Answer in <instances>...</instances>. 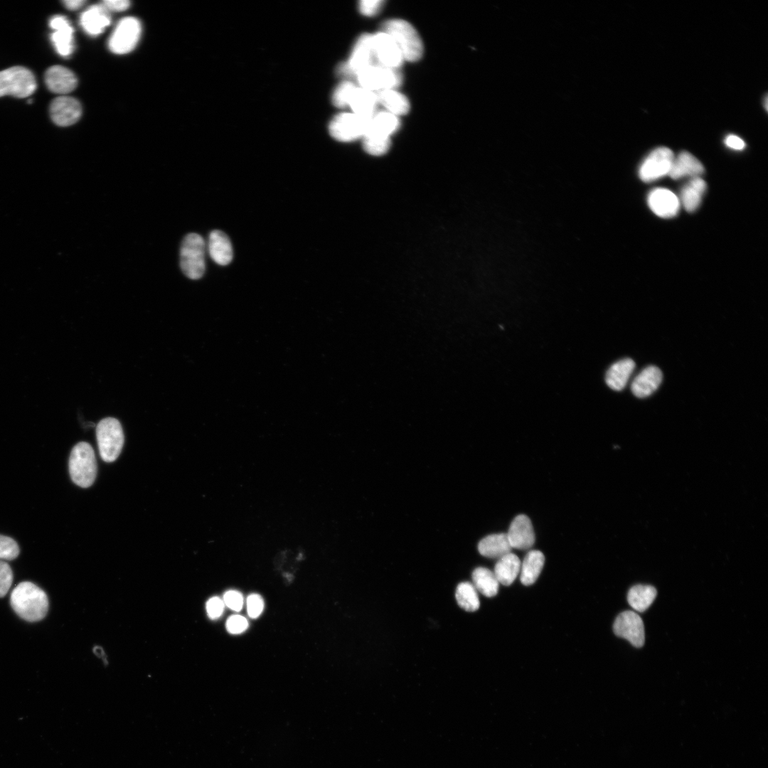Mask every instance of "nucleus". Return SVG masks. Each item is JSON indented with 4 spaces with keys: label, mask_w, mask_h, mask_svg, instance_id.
<instances>
[{
    "label": "nucleus",
    "mask_w": 768,
    "mask_h": 768,
    "mask_svg": "<svg viewBox=\"0 0 768 768\" xmlns=\"http://www.w3.org/2000/svg\"><path fill=\"white\" fill-rule=\"evenodd\" d=\"M521 563L518 557L511 552L500 558L494 570L498 582L506 586L511 585L520 572Z\"/></svg>",
    "instance_id": "obj_27"
},
{
    "label": "nucleus",
    "mask_w": 768,
    "mask_h": 768,
    "mask_svg": "<svg viewBox=\"0 0 768 768\" xmlns=\"http://www.w3.org/2000/svg\"><path fill=\"white\" fill-rule=\"evenodd\" d=\"M724 142L727 147L735 150H742L745 146V142L740 137L734 134L727 136Z\"/></svg>",
    "instance_id": "obj_44"
},
{
    "label": "nucleus",
    "mask_w": 768,
    "mask_h": 768,
    "mask_svg": "<svg viewBox=\"0 0 768 768\" xmlns=\"http://www.w3.org/2000/svg\"><path fill=\"white\" fill-rule=\"evenodd\" d=\"M506 535L512 548L529 549L535 542L531 521L526 515H518L513 520Z\"/></svg>",
    "instance_id": "obj_17"
},
{
    "label": "nucleus",
    "mask_w": 768,
    "mask_h": 768,
    "mask_svg": "<svg viewBox=\"0 0 768 768\" xmlns=\"http://www.w3.org/2000/svg\"><path fill=\"white\" fill-rule=\"evenodd\" d=\"M96 437L101 458L106 462L117 459L122 449L124 436L122 425L114 417H106L96 427Z\"/></svg>",
    "instance_id": "obj_5"
},
{
    "label": "nucleus",
    "mask_w": 768,
    "mask_h": 768,
    "mask_svg": "<svg viewBox=\"0 0 768 768\" xmlns=\"http://www.w3.org/2000/svg\"><path fill=\"white\" fill-rule=\"evenodd\" d=\"M36 89V78L28 69L15 66L0 71V97H28Z\"/></svg>",
    "instance_id": "obj_7"
},
{
    "label": "nucleus",
    "mask_w": 768,
    "mask_h": 768,
    "mask_svg": "<svg viewBox=\"0 0 768 768\" xmlns=\"http://www.w3.org/2000/svg\"><path fill=\"white\" fill-rule=\"evenodd\" d=\"M82 114V107L75 98L60 96L54 99L50 106L52 120L59 126H69L75 123Z\"/></svg>",
    "instance_id": "obj_14"
},
{
    "label": "nucleus",
    "mask_w": 768,
    "mask_h": 768,
    "mask_svg": "<svg viewBox=\"0 0 768 768\" xmlns=\"http://www.w3.org/2000/svg\"><path fill=\"white\" fill-rule=\"evenodd\" d=\"M545 557L539 550H530L521 563V582L524 585H530L538 579L543 569Z\"/></svg>",
    "instance_id": "obj_29"
},
{
    "label": "nucleus",
    "mask_w": 768,
    "mask_h": 768,
    "mask_svg": "<svg viewBox=\"0 0 768 768\" xmlns=\"http://www.w3.org/2000/svg\"><path fill=\"white\" fill-rule=\"evenodd\" d=\"M511 546L506 533H496L486 536L478 545L479 553L486 558H498L511 553Z\"/></svg>",
    "instance_id": "obj_25"
},
{
    "label": "nucleus",
    "mask_w": 768,
    "mask_h": 768,
    "mask_svg": "<svg viewBox=\"0 0 768 768\" xmlns=\"http://www.w3.org/2000/svg\"><path fill=\"white\" fill-rule=\"evenodd\" d=\"M378 104L376 92L358 86L353 92L348 106L352 112L366 119H370L377 112Z\"/></svg>",
    "instance_id": "obj_23"
},
{
    "label": "nucleus",
    "mask_w": 768,
    "mask_h": 768,
    "mask_svg": "<svg viewBox=\"0 0 768 768\" xmlns=\"http://www.w3.org/2000/svg\"><path fill=\"white\" fill-rule=\"evenodd\" d=\"M248 626L247 619L240 615H233L226 622L227 630L233 634L243 632Z\"/></svg>",
    "instance_id": "obj_40"
},
{
    "label": "nucleus",
    "mask_w": 768,
    "mask_h": 768,
    "mask_svg": "<svg viewBox=\"0 0 768 768\" xmlns=\"http://www.w3.org/2000/svg\"><path fill=\"white\" fill-rule=\"evenodd\" d=\"M45 82L50 91L57 94H67L76 87L78 79L68 68L54 65L46 70Z\"/></svg>",
    "instance_id": "obj_18"
},
{
    "label": "nucleus",
    "mask_w": 768,
    "mask_h": 768,
    "mask_svg": "<svg viewBox=\"0 0 768 768\" xmlns=\"http://www.w3.org/2000/svg\"><path fill=\"white\" fill-rule=\"evenodd\" d=\"M706 188L705 181L700 177L691 178L683 187L679 201L686 210L693 212L699 207Z\"/></svg>",
    "instance_id": "obj_26"
},
{
    "label": "nucleus",
    "mask_w": 768,
    "mask_h": 768,
    "mask_svg": "<svg viewBox=\"0 0 768 768\" xmlns=\"http://www.w3.org/2000/svg\"><path fill=\"white\" fill-rule=\"evenodd\" d=\"M662 378V372L658 368L654 366H648L635 377L631 390L637 398L648 397L656 390Z\"/></svg>",
    "instance_id": "obj_19"
},
{
    "label": "nucleus",
    "mask_w": 768,
    "mask_h": 768,
    "mask_svg": "<svg viewBox=\"0 0 768 768\" xmlns=\"http://www.w3.org/2000/svg\"><path fill=\"white\" fill-rule=\"evenodd\" d=\"M378 103L381 104L386 111L396 115H403L410 110V102L407 98L396 89L384 90L376 92Z\"/></svg>",
    "instance_id": "obj_30"
},
{
    "label": "nucleus",
    "mask_w": 768,
    "mask_h": 768,
    "mask_svg": "<svg viewBox=\"0 0 768 768\" xmlns=\"http://www.w3.org/2000/svg\"><path fill=\"white\" fill-rule=\"evenodd\" d=\"M381 31L393 39L405 60L414 62L422 57V40L415 28L407 21L398 18L387 20L383 23Z\"/></svg>",
    "instance_id": "obj_2"
},
{
    "label": "nucleus",
    "mask_w": 768,
    "mask_h": 768,
    "mask_svg": "<svg viewBox=\"0 0 768 768\" xmlns=\"http://www.w3.org/2000/svg\"><path fill=\"white\" fill-rule=\"evenodd\" d=\"M80 23L88 34L98 35L110 25V15L102 4L93 5L82 14Z\"/></svg>",
    "instance_id": "obj_21"
},
{
    "label": "nucleus",
    "mask_w": 768,
    "mask_h": 768,
    "mask_svg": "<svg viewBox=\"0 0 768 768\" xmlns=\"http://www.w3.org/2000/svg\"><path fill=\"white\" fill-rule=\"evenodd\" d=\"M400 127L398 116L388 112H376L370 119L366 133L389 137Z\"/></svg>",
    "instance_id": "obj_28"
},
{
    "label": "nucleus",
    "mask_w": 768,
    "mask_h": 768,
    "mask_svg": "<svg viewBox=\"0 0 768 768\" xmlns=\"http://www.w3.org/2000/svg\"><path fill=\"white\" fill-rule=\"evenodd\" d=\"M673 158V151L668 147L661 146L654 149L641 164L639 178L648 183L668 175Z\"/></svg>",
    "instance_id": "obj_11"
},
{
    "label": "nucleus",
    "mask_w": 768,
    "mask_h": 768,
    "mask_svg": "<svg viewBox=\"0 0 768 768\" xmlns=\"http://www.w3.org/2000/svg\"><path fill=\"white\" fill-rule=\"evenodd\" d=\"M223 600L218 597L210 598L206 603V611L210 618L218 619L221 616L224 609Z\"/></svg>",
    "instance_id": "obj_41"
},
{
    "label": "nucleus",
    "mask_w": 768,
    "mask_h": 768,
    "mask_svg": "<svg viewBox=\"0 0 768 768\" xmlns=\"http://www.w3.org/2000/svg\"><path fill=\"white\" fill-rule=\"evenodd\" d=\"M85 4L84 0H66L63 1L64 6L69 10H77Z\"/></svg>",
    "instance_id": "obj_45"
},
{
    "label": "nucleus",
    "mask_w": 768,
    "mask_h": 768,
    "mask_svg": "<svg viewBox=\"0 0 768 768\" xmlns=\"http://www.w3.org/2000/svg\"><path fill=\"white\" fill-rule=\"evenodd\" d=\"M455 596L458 604L464 610L474 612L479 608L477 590L471 582L459 583L457 587Z\"/></svg>",
    "instance_id": "obj_33"
},
{
    "label": "nucleus",
    "mask_w": 768,
    "mask_h": 768,
    "mask_svg": "<svg viewBox=\"0 0 768 768\" xmlns=\"http://www.w3.org/2000/svg\"><path fill=\"white\" fill-rule=\"evenodd\" d=\"M375 63L373 52L371 35L364 33L356 41L348 60L338 68V73L344 76H354Z\"/></svg>",
    "instance_id": "obj_10"
},
{
    "label": "nucleus",
    "mask_w": 768,
    "mask_h": 768,
    "mask_svg": "<svg viewBox=\"0 0 768 768\" xmlns=\"http://www.w3.org/2000/svg\"><path fill=\"white\" fill-rule=\"evenodd\" d=\"M208 249L210 257L220 265H226L233 259L231 242L228 235L221 230H215L210 233Z\"/></svg>",
    "instance_id": "obj_22"
},
{
    "label": "nucleus",
    "mask_w": 768,
    "mask_h": 768,
    "mask_svg": "<svg viewBox=\"0 0 768 768\" xmlns=\"http://www.w3.org/2000/svg\"><path fill=\"white\" fill-rule=\"evenodd\" d=\"M19 548L11 538L0 535V560H11L18 557Z\"/></svg>",
    "instance_id": "obj_36"
},
{
    "label": "nucleus",
    "mask_w": 768,
    "mask_h": 768,
    "mask_svg": "<svg viewBox=\"0 0 768 768\" xmlns=\"http://www.w3.org/2000/svg\"><path fill=\"white\" fill-rule=\"evenodd\" d=\"M223 602L230 609L239 612L243 606V597L238 591L229 590L223 595Z\"/></svg>",
    "instance_id": "obj_39"
},
{
    "label": "nucleus",
    "mask_w": 768,
    "mask_h": 768,
    "mask_svg": "<svg viewBox=\"0 0 768 768\" xmlns=\"http://www.w3.org/2000/svg\"><path fill=\"white\" fill-rule=\"evenodd\" d=\"M635 368V363L631 358L622 359L612 364L608 369L605 380L612 390L619 391L626 386Z\"/></svg>",
    "instance_id": "obj_24"
},
{
    "label": "nucleus",
    "mask_w": 768,
    "mask_h": 768,
    "mask_svg": "<svg viewBox=\"0 0 768 768\" xmlns=\"http://www.w3.org/2000/svg\"><path fill=\"white\" fill-rule=\"evenodd\" d=\"M473 585L476 590L487 597H492L498 593L499 582L494 572L479 567L472 572Z\"/></svg>",
    "instance_id": "obj_32"
},
{
    "label": "nucleus",
    "mask_w": 768,
    "mask_h": 768,
    "mask_svg": "<svg viewBox=\"0 0 768 768\" xmlns=\"http://www.w3.org/2000/svg\"><path fill=\"white\" fill-rule=\"evenodd\" d=\"M365 151L373 156L385 154L390 146V138L374 134L366 133L363 137Z\"/></svg>",
    "instance_id": "obj_34"
},
{
    "label": "nucleus",
    "mask_w": 768,
    "mask_h": 768,
    "mask_svg": "<svg viewBox=\"0 0 768 768\" xmlns=\"http://www.w3.org/2000/svg\"><path fill=\"white\" fill-rule=\"evenodd\" d=\"M356 78L359 87L374 92L396 89L401 85L402 80L398 69L378 63H373L359 72Z\"/></svg>",
    "instance_id": "obj_6"
},
{
    "label": "nucleus",
    "mask_w": 768,
    "mask_h": 768,
    "mask_svg": "<svg viewBox=\"0 0 768 768\" xmlns=\"http://www.w3.org/2000/svg\"><path fill=\"white\" fill-rule=\"evenodd\" d=\"M358 86L353 82L346 80L341 82L334 91L332 102L338 107H345L349 105L353 92Z\"/></svg>",
    "instance_id": "obj_35"
},
{
    "label": "nucleus",
    "mask_w": 768,
    "mask_h": 768,
    "mask_svg": "<svg viewBox=\"0 0 768 768\" xmlns=\"http://www.w3.org/2000/svg\"><path fill=\"white\" fill-rule=\"evenodd\" d=\"M370 119H366L353 112H343L336 115L330 122L331 135L340 142H351L365 135Z\"/></svg>",
    "instance_id": "obj_8"
},
{
    "label": "nucleus",
    "mask_w": 768,
    "mask_h": 768,
    "mask_svg": "<svg viewBox=\"0 0 768 768\" xmlns=\"http://www.w3.org/2000/svg\"><path fill=\"white\" fill-rule=\"evenodd\" d=\"M383 4V1L380 0H363L359 2V10L365 16H374L380 11Z\"/></svg>",
    "instance_id": "obj_42"
},
{
    "label": "nucleus",
    "mask_w": 768,
    "mask_h": 768,
    "mask_svg": "<svg viewBox=\"0 0 768 768\" xmlns=\"http://www.w3.org/2000/svg\"><path fill=\"white\" fill-rule=\"evenodd\" d=\"M11 606L23 619L38 622L43 619L48 609L46 592L31 582H22L11 593Z\"/></svg>",
    "instance_id": "obj_1"
},
{
    "label": "nucleus",
    "mask_w": 768,
    "mask_h": 768,
    "mask_svg": "<svg viewBox=\"0 0 768 768\" xmlns=\"http://www.w3.org/2000/svg\"><path fill=\"white\" fill-rule=\"evenodd\" d=\"M371 42L375 63L399 69L404 62L402 54L393 39L381 31L371 35Z\"/></svg>",
    "instance_id": "obj_12"
},
{
    "label": "nucleus",
    "mask_w": 768,
    "mask_h": 768,
    "mask_svg": "<svg viewBox=\"0 0 768 768\" xmlns=\"http://www.w3.org/2000/svg\"><path fill=\"white\" fill-rule=\"evenodd\" d=\"M13 580L11 567L5 561L0 560V597H3L9 590Z\"/></svg>",
    "instance_id": "obj_37"
},
{
    "label": "nucleus",
    "mask_w": 768,
    "mask_h": 768,
    "mask_svg": "<svg viewBox=\"0 0 768 768\" xmlns=\"http://www.w3.org/2000/svg\"><path fill=\"white\" fill-rule=\"evenodd\" d=\"M264 608V602L262 597L257 594H252L247 599V609L248 615L253 619L257 618Z\"/></svg>",
    "instance_id": "obj_38"
},
{
    "label": "nucleus",
    "mask_w": 768,
    "mask_h": 768,
    "mask_svg": "<svg viewBox=\"0 0 768 768\" xmlns=\"http://www.w3.org/2000/svg\"><path fill=\"white\" fill-rule=\"evenodd\" d=\"M102 4L107 11H122L129 8L130 2L127 0H107Z\"/></svg>",
    "instance_id": "obj_43"
},
{
    "label": "nucleus",
    "mask_w": 768,
    "mask_h": 768,
    "mask_svg": "<svg viewBox=\"0 0 768 768\" xmlns=\"http://www.w3.org/2000/svg\"><path fill=\"white\" fill-rule=\"evenodd\" d=\"M68 466L74 484L82 488L92 486L97 475V462L91 445L85 442L78 443L70 452Z\"/></svg>",
    "instance_id": "obj_3"
},
{
    "label": "nucleus",
    "mask_w": 768,
    "mask_h": 768,
    "mask_svg": "<svg viewBox=\"0 0 768 768\" xmlns=\"http://www.w3.org/2000/svg\"><path fill=\"white\" fill-rule=\"evenodd\" d=\"M680 201L677 196L667 188L653 189L648 196V204L651 210L661 218H672L680 209Z\"/></svg>",
    "instance_id": "obj_16"
},
{
    "label": "nucleus",
    "mask_w": 768,
    "mask_h": 768,
    "mask_svg": "<svg viewBox=\"0 0 768 768\" xmlns=\"http://www.w3.org/2000/svg\"><path fill=\"white\" fill-rule=\"evenodd\" d=\"M141 34L139 21L133 17L122 19L117 24L109 41V48L117 54L132 51L136 46Z\"/></svg>",
    "instance_id": "obj_9"
},
{
    "label": "nucleus",
    "mask_w": 768,
    "mask_h": 768,
    "mask_svg": "<svg viewBox=\"0 0 768 768\" xmlns=\"http://www.w3.org/2000/svg\"><path fill=\"white\" fill-rule=\"evenodd\" d=\"M206 244L197 233H189L183 238L180 249V266L183 274L192 279H200L204 274Z\"/></svg>",
    "instance_id": "obj_4"
},
{
    "label": "nucleus",
    "mask_w": 768,
    "mask_h": 768,
    "mask_svg": "<svg viewBox=\"0 0 768 768\" xmlns=\"http://www.w3.org/2000/svg\"><path fill=\"white\" fill-rule=\"evenodd\" d=\"M614 633L626 639L634 646L641 647L645 641L644 623L641 617L632 611L620 613L613 625Z\"/></svg>",
    "instance_id": "obj_13"
},
{
    "label": "nucleus",
    "mask_w": 768,
    "mask_h": 768,
    "mask_svg": "<svg viewBox=\"0 0 768 768\" xmlns=\"http://www.w3.org/2000/svg\"><path fill=\"white\" fill-rule=\"evenodd\" d=\"M701 162L688 151H681L674 156L668 176L675 180L685 176L700 177L704 173Z\"/></svg>",
    "instance_id": "obj_20"
},
{
    "label": "nucleus",
    "mask_w": 768,
    "mask_h": 768,
    "mask_svg": "<svg viewBox=\"0 0 768 768\" xmlns=\"http://www.w3.org/2000/svg\"><path fill=\"white\" fill-rule=\"evenodd\" d=\"M53 32L52 43L56 51L62 56H69L74 50L73 28L63 16H53L49 21Z\"/></svg>",
    "instance_id": "obj_15"
},
{
    "label": "nucleus",
    "mask_w": 768,
    "mask_h": 768,
    "mask_svg": "<svg viewBox=\"0 0 768 768\" xmlns=\"http://www.w3.org/2000/svg\"><path fill=\"white\" fill-rule=\"evenodd\" d=\"M657 591L653 586L637 585L629 590L627 601L634 609L643 612L653 603Z\"/></svg>",
    "instance_id": "obj_31"
}]
</instances>
